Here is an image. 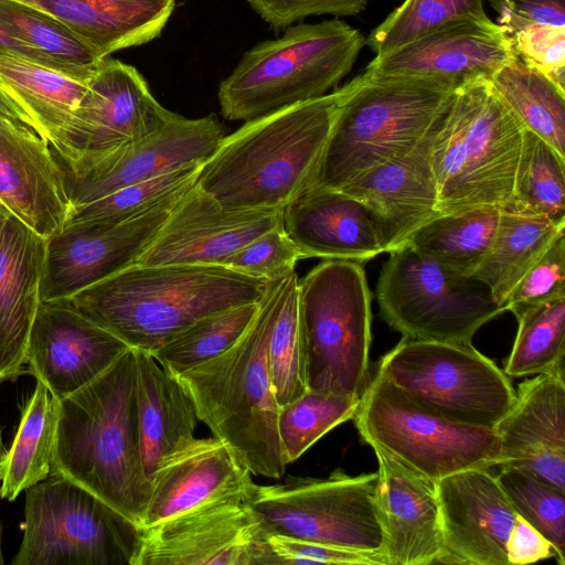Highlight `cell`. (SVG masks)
<instances>
[{"label": "cell", "mask_w": 565, "mask_h": 565, "mask_svg": "<svg viewBox=\"0 0 565 565\" xmlns=\"http://www.w3.org/2000/svg\"><path fill=\"white\" fill-rule=\"evenodd\" d=\"M51 475L78 483L142 526L150 480L141 457L135 349L57 402Z\"/></svg>", "instance_id": "6da1fadb"}, {"label": "cell", "mask_w": 565, "mask_h": 565, "mask_svg": "<svg viewBox=\"0 0 565 565\" xmlns=\"http://www.w3.org/2000/svg\"><path fill=\"white\" fill-rule=\"evenodd\" d=\"M348 83L246 121L202 163L195 185L222 206L282 210L315 186Z\"/></svg>", "instance_id": "7a4b0ae2"}, {"label": "cell", "mask_w": 565, "mask_h": 565, "mask_svg": "<svg viewBox=\"0 0 565 565\" xmlns=\"http://www.w3.org/2000/svg\"><path fill=\"white\" fill-rule=\"evenodd\" d=\"M270 282L221 265H131L60 300L129 348L152 353L206 316L258 302Z\"/></svg>", "instance_id": "3957f363"}, {"label": "cell", "mask_w": 565, "mask_h": 565, "mask_svg": "<svg viewBox=\"0 0 565 565\" xmlns=\"http://www.w3.org/2000/svg\"><path fill=\"white\" fill-rule=\"evenodd\" d=\"M271 285V282H270ZM270 285L245 333L227 350L177 376L199 420L225 443L252 475H285L278 413L267 363L274 316Z\"/></svg>", "instance_id": "277c9868"}, {"label": "cell", "mask_w": 565, "mask_h": 565, "mask_svg": "<svg viewBox=\"0 0 565 565\" xmlns=\"http://www.w3.org/2000/svg\"><path fill=\"white\" fill-rule=\"evenodd\" d=\"M456 90L427 77L366 72L354 77L334 118L315 186L340 190L411 152L437 127Z\"/></svg>", "instance_id": "5b68a950"}, {"label": "cell", "mask_w": 565, "mask_h": 565, "mask_svg": "<svg viewBox=\"0 0 565 565\" xmlns=\"http://www.w3.org/2000/svg\"><path fill=\"white\" fill-rule=\"evenodd\" d=\"M523 131L489 79L459 87L430 145L440 214L484 206L504 211L512 196Z\"/></svg>", "instance_id": "8992f818"}, {"label": "cell", "mask_w": 565, "mask_h": 565, "mask_svg": "<svg viewBox=\"0 0 565 565\" xmlns=\"http://www.w3.org/2000/svg\"><path fill=\"white\" fill-rule=\"evenodd\" d=\"M365 44L339 19L299 23L246 51L217 90L222 115L248 121L321 97L352 68Z\"/></svg>", "instance_id": "52a82bcc"}, {"label": "cell", "mask_w": 565, "mask_h": 565, "mask_svg": "<svg viewBox=\"0 0 565 565\" xmlns=\"http://www.w3.org/2000/svg\"><path fill=\"white\" fill-rule=\"evenodd\" d=\"M371 300L354 260L324 259L299 280L309 390L361 398L370 381Z\"/></svg>", "instance_id": "ba28073f"}, {"label": "cell", "mask_w": 565, "mask_h": 565, "mask_svg": "<svg viewBox=\"0 0 565 565\" xmlns=\"http://www.w3.org/2000/svg\"><path fill=\"white\" fill-rule=\"evenodd\" d=\"M365 444L436 482L468 469L500 466L494 429L449 420L425 407L376 371L353 416Z\"/></svg>", "instance_id": "9c48e42d"}, {"label": "cell", "mask_w": 565, "mask_h": 565, "mask_svg": "<svg viewBox=\"0 0 565 565\" xmlns=\"http://www.w3.org/2000/svg\"><path fill=\"white\" fill-rule=\"evenodd\" d=\"M140 527L78 483L56 475L25 490L13 565H134Z\"/></svg>", "instance_id": "30bf717a"}, {"label": "cell", "mask_w": 565, "mask_h": 565, "mask_svg": "<svg viewBox=\"0 0 565 565\" xmlns=\"http://www.w3.org/2000/svg\"><path fill=\"white\" fill-rule=\"evenodd\" d=\"M376 284L383 320L405 339L471 343L503 313L482 281L455 273L403 245L388 253Z\"/></svg>", "instance_id": "8fae6325"}, {"label": "cell", "mask_w": 565, "mask_h": 565, "mask_svg": "<svg viewBox=\"0 0 565 565\" xmlns=\"http://www.w3.org/2000/svg\"><path fill=\"white\" fill-rule=\"evenodd\" d=\"M377 372L455 423L494 429L515 399L509 376L471 343L403 338Z\"/></svg>", "instance_id": "7c38bea8"}, {"label": "cell", "mask_w": 565, "mask_h": 565, "mask_svg": "<svg viewBox=\"0 0 565 565\" xmlns=\"http://www.w3.org/2000/svg\"><path fill=\"white\" fill-rule=\"evenodd\" d=\"M376 480V472L351 477L341 470L326 479L292 477L276 484H255L248 502L266 533L384 557Z\"/></svg>", "instance_id": "4fadbf2b"}, {"label": "cell", "mask_w": 565, "mask_h": 565, "mask_svg": "<svg viewBox=\"0 0 565 565\" xmlns=\"http://www.w3.org/2000/svg\"><path fill=\"white\" fill-rule=\"evenodd\" d=\"M172 115L153 97L137 68L105 57L88 78L67 128L49 146L58 163L79 169L152 134Z\"/></svg>", "instance_id": "5bb4252c"}, {"label": "cell", "mask_w": 565, "mask_h": 565, "mask_svg": "<svg viewBox=\"0 0 565 565\" xmlns=\"http://www.w3.org/2000/svg\"><path fill=\"white\" fill-rule=\"evenodd\" d=\"M266 536L247 499L216 500L140 527L134 565H269Z\"/></svg>", "instance_id": "9a60e30c"}, {"label": "cell", "mask_w": 565, "mask_h": 565, "mask_svg": "<svg viewBox=\"0 0 565 565\" xmlns=\"http://www.w3.org/2000/svg\"><path fill=\"white\" fill-rule=\"evenodd\" d=\"M225 137L214 114L189 119L175 113L159 129L90 164L61 174L71 207L179 168L203 163ZM55 159V158H54Z\"/></svg>", "instance_id": "2e32d148"}, {"label": "cell", "mask_w": 565, "mask_h": 565, "mask_svg": "<svg viewBox=\"0 0 565 565\" xmlns=\"http://www.w3.org/2000/svg\"><path fill=\"white\" fill-rule=\"evenodd\" d=\"M179 198L119 224H65L45 242L40 301L68 298L134 265Z\"/></svg>", "instance_id": "e0dca14e"}, {"label": "cell", "mask_w": 565, "mask_h": 565, "mask_svg": "<svg viewBox=\"0 0 565 565\" xmlns=\"http://www.w3.org/2000/svg\"><path fill=\"white\" fill-rule=\"evenodd\" d=\"M282 210L222 206L195 184L172 206L134 265H223L244 245L281 223Z\"/></svg>", "instance_id": "ac0fdd59"}, {"label": "cell", "mask_w": 565, "mask_h": 565, "mask_svg": "<svg viewBox=\"0 0 565 565\" xmlns=\"http://www.w3.org/2000/svg\"><path fill=\"white\" fill-rule=\"evenodd\" d=\"M128 348L65 301H40L29 334L25 372L60 401L98 377Z\"/></svg>", "instance_id": "d6986e66"}, {"label": "cell", "mask_w": 565, "mask_h": 565, "mask_svg": "<svg viewBox=\"0 0 565 565\" xmlns=\"http://www.w3.org/2000/svg\"><path fill=\"white\" fill-rule=\"evenodd\" d=\"M516 56L510 36L492 20H466L443 25L383 55L365 72L374 76H417L456 89L489 79Z\"/></svg>", "instance_id": "ffe728a7"}, {"label": "cell", "mask_w": 565, "mask_h": 565, "mask_svg": "<svg viewBox=\"0 0 565 565\" xmlns=\"http://www.w3.org/2000/svg\"><path fill=\"white\" fill-rule=\"evenodd\" d=\"M444 550L437 563L509 565L516 512L489 469H468L435 482Z\"/></svg>", "instance_id": "44dd1931"}, {"label": "cell", "mask_w": 565, "mask_h": 565, "mask_svg": "<svg viewBox=\"0 0 565 565\" xmlns=\"http://www.w3.org/2000/svg\"><path fill=\"white\" fill-rule=\"evenodd\" d=\"M375 500L384 533L385 565L437 563L444 550L440 504L434 481L380 447Z\"/></svg>", "instance_id": "7402d4cb"}, {"label": "cell", "mask_w": 565, "mask_h": 565, "mask_svg": "<svg viewBox=\"0 0 565 565\" xmlns=\"http://www.w3.org/2000/svg\"><path fill=\"white\" fill-rule=\"evenodd\" d=\"M255 484L225 443L214 436L194 438L168 455L154 471L141 527L216 500L249 501Z\"/></svg>", "instance_id": "603a6c76"}, {"label": "cell", "mask_w": 565, "mask_h": 565, "mask_svg": "<svg viewBox=\"0 0 565 565\" xmlns=\"http://www.w3.org/2000/svg\"><path fill=\"white\" fill-rule=\"evenodd\" d=\"M494 431L502 465L523 467L565 493L564 372L537 374L521 383Z\"/></svg>", "instance_id": "cb8c5ba5"}, {"label": "cell", "mask_w": 565, "mask_h": 565, "mask_svg": "<svg viewBox=\"0 0 565 565\" xmlns=\"http://www.w3.org/2000/svg\"><path fill=\"white\" fill-rule=\"evenodd\" d=\"M434 130L407 154L340 189L369 209L384 253L403 246L418 227L440 214L430 160Z\"/></svg>", "instance_id": "d4e9b609"}, {"label": "cell", "mask_w": 565, "mask_h": 565, "mask_svg": "<svg viewBox=\"0 0 565 565\" xmlns=\"http://www.w3.org/2000/svg\"><path fill=\"white\" fill-rule=\"evenodd\" d=\"M0 203L44 238L62 231L71 211L49 142L1 120Z\"/></svg>", "instance_id": "484cf974"}, {"label": "cell", "mask_w": 565, "mask_h": 565, "mask_svg": "<svg viewBox=\"0 0 565 565\" xmlns=\"http://www.w3.org/2000/svg\"><path fill=\"white\" fill-rule=\"evenodd\" d=\"M45 242L0 203V381L20 374L25 363Z\"/></svg>", "instance_id": "4316f807"}, {"label": "cell", "mask_w": 565, "mask_h": 565, "mask_svg": "<svg viewBox=\"0 0 565 565\" xmlns=\"http://www.w3.org/2000/svg\"><path fill=\"white\" fill-rule=\"evenodd\" d=\"M281 224L305 258L362 264L384 253L369 209L343 190L309 189L282 209Z\"/></svg>", "instance_id": "83f0119b"}, {"label": "cell", "mask_w": 565, "mask_h": 565, "mask_svg": "<svg viewBox=\"0 0 565 565\" xmlns=\"http://www.w3.org/2000/svg\"><path fill=\"white\" fill-rule=\"evenodd\" d=\"M68 28L103 60L160 36L175 0H18Z\"/></svg>", "instance_id": "f1b7e54d"}, {"label": "cell", "mask_w": 565, "mask_h": 565, "mask_svg": "<svg viewBox=\"0 0 565 565\" xmlns=\"http://www.w3.org/2000/svg\"><path fill=\"white\" fill-rule=\"evenodd\" d=\"M135 351L141 457L151 480L168 455L195 438L199 418L179 379L166 371L151 353Z\"/></svg>", "instance_id": "f546056e"}, {"label": "cell", "mask_w": 565, "mask_h": 565, "mask_svg": "<svg viewBox=\"0 0 565 565\" xmlns=\"http://www.w3.org/2000/svg\"><path fill=\"white\" fill-rule=\"evenodd\" d=\"M0 85L31 116L50 146L58 141L87 89V81L2 51Z\"/></svg>", "instance_id": "4dcf8cb0"}, {"label": "cell", "mask_w": 565, "mask_h": 565, "mask_svg": "<svg viewBox=\"0 0 565 565\" xmlns=\"http://www.w3.org/2000/svg\"><path fill=\"white\" fill-rule=\"evenodd\" d=\"M562 233L564 228L545 218L501 211L491 245L471 277L504 307L514 286Z\"/></svg>", "instance_id": "1f68e13d"}, {"label": "cell", "mask_w": 565, "mask_h": 565, "mask_svg": "<svg viewBox=\"0 0 565 565\" xmlns=\"http://www.w3.org/2000/svg\"><path fill=\"white\" fill-rule=\"evenodd\" d=\"M57 399L47 387L36 386L25 403L19 428L1 465L0 497L9 501L52 472Z\"/></svg>", "instance_id": "d6a6232c"}, {"label": "cell", "mask_w": 565, "mask_h": 565, "mask_svg": "<svg viewBox=\"0 0 565 565\" xmlns=\"http://www.w3.org/2000/svg\"><path fill=\"white\" fill-rule=\"evenodd\" d=\"M501 210L475 207L439 214L404 243L419 255L463 276H471L494 237Z\"/></svg>", "instance_id": "836d02e7"}, {"label": "cell", "mask_w": 565, "mask_h": 565, "mask_svg": "<svg viewBox=\"0 0 565 565\" xmlns=\"http://www.w3.org/2000/svg\"><path fill=\"white\" fill-rule=\"evenodd\" d=\"M296 270L271 281L274 316L267 339V363L279 407L308 387V354L298 306Z\"/></svg>", "instance_id": "e575fe53"}, {"label": "cell", "mask_w": 565, "mask_h": 565, "mask_svg": "<svg viewBox=\"0 0 565 565\" xmlns=\"http://www.w3.org/2000/svg\"><path fill=\"white\" fill-rule=\"evenodd\" d=\"M490 83L524 128L565 157V92L518 55Z\"/></svg>", "instance_id": "d590c367"}, {"label": "cell", "mask_w": 565, "mask_h": 565, "mask_svg": "<svg viewBox=\"0 0 565 565\" xmlns=\"http://www.w3.org/2000/svg\"><path fill=\"white\" fill-rule=\"evenodd\" d=\"M565 157L524 128L510 213L542 217L565 228Z\"/></svg>", "instance_id": "8d00e7d4"}, {"label": "cell", "mask_w": 565, "mask_h": 565, "mask_svg": "<svg viewBox=\"0 0 565 565\" xmlns=\"http://www.w3.org/2000/svg\"><path fill=\"white\" fill-rule=\"evenodd\" d=\"M259 301L206 316L169 339L151 354L166 371L179 376L232 347L255 319Z\"/></svg>", "instance_id": "74e56055"}, {"label": "cell", "mask_w": 565, "mask_h": 565, "mask_svg": "<svg viewBox=\"0 0 565 565\" xmlns=\"http://www.w3.org/2000/svg\"><path fill=\"white\" fill-rule=\"evenodd\" d=\"M518 332L503 372L519 377L564 372L565 298L515 315Z\"/></svg>", "instance_id": "f35d334b"}, {"label": "cell", "mask_w": 565, "mask_h": 565, "mask_svg": "<svg viewBox=\"0 0 565 565\" xmlns=\"http://www.w3.org/2000/svg\"><path fill=\"white\" fill-rule=\"evenodd\" d=\"M498 11L503 0H488ZM489 20L483 0H404L365 40L375 56L423 36L443 25Z\"/></svg>", "instance_id": "ab89813d"}, {"label": "cell", "mask_w": 565, "mask_h": 565, "mask_svg": "<svg viewBox=\"0 0 565 565\" xmlns=\"http://www.w3.org/2000/svg\"><path fill=\"white\" fill-rule=\"evenodd\" d=\"M202 163H193L118 189L89 203L71 207L65 224H119L141 216L191 189ZM64 224V225H65Z\"/></svg>", "instance_id": "60d3db41"}, {"label": "cell", "mask_w": 565, "mask_h": 565, "mask_svg": "<svg viewBox=\"0 0 565 565\" xmlns=\"http://www.w3.org/2000/svg\"><path fill=\"white\" fill-rule=\"evenodd\" d=\"M0 20L75 78L88 81L102 61L68 28L34 7L18 0H0Z\"/></svg>", "instance_id": "b9f144b4"}, {"label": "cell", "mask_w": 565, "mask_h": 565, "mask_svg": "<svg viewBox=\"0 0 565 565\" xmlns=\"http://www.w3.org/2000/svg\"><path fill=\"white\" fill-rule=\"evenodd\" d=\"M360 399L308 390L279 407L278 435L285 462L296 461L322 436L353 418Z\"/></svg>", "instance_id": "7bdbcfd3"}, {"label": "cell", "mask_w": 565, "mask_h": 565, "mask_svg": "<svg viewBox=\"0 0 565 565\" xmlns=\"http://www.w3.org/2000/svg\"><path fill=\"white\" fill-rule=\"evenodd\" d=\"M495 478L516 514L552 544L556 561L565 565V493L519 466L502 465Z\"/></svg>", "instance_id": "ee69618b"}, {"label": "cell", "mask_w": 565, "mask_h": 565, "mask_svg": "<svg viewBox=\"0 0 565 565\" xmlns=\"http://www.w3.org/2000/svg\"><path fill=\"white\" fill-rule=\"evenodd\" d=\"M305 256L279 223L257 236L233 255L222 266L241 274L274 281L295 270Z\"/></svg>", "instance_id": "f6af8a7d"}, {"label": "cell", "mask_w": 565, "mask_h": 565, "mask_svg": "<svg viewBox=\"0 0 565 565\" xmlns=\"http://www.w3.org/2000/svg\"><path fill=\"white\" fill-rule=\"evenodd\" d=\"M565 298V234L558 235L504 301L514 316L526 308Z\"/></svg>", "instance_id": "bcb514c9"}, {"label": "cell", "mask_w": 565, "mask_h": 565, "mask_svg": "<svg viewBox=\"0 0 565 565\" xmlns=\"http://www.w3.org/2000/svg\"><path fill=\"white\" fill-rule=\"evenodd\" d=\"M509 36L518 57L565 92V26L530 23Z\"/></svg>", "instance_id": "7dc6e473"}, {"label": "cell", "mask_w": 565, "mask_h": 565, "mask_svg": "<svg viewBox=\"0 0 565 565\" xmlns=\"http://www.w3.org/2000/svg\"><path fill=\"white\" fill-rule=\"evenodd\" d=\"M269 565L287 564H358L385 565L375 553L358 552L278 533H267Z\"/></svg>", "instance_id": "c3c4849f"}, {"label": "cell", "mask_w": 565, "mask_h": 565, "mask_svg": "<svg viewBox=\"0 0 565 565\" xmlns=\"http://www.w3.org/2000/svg\"><path fill=\"white\" fill-rule=\"evenodd\" d=\"M250 8L275 30L286 29L310 17L330 14L354 15L369 0H246Z\"/></svg>", "instance_id": "681fc988"}, {"label": "cell", "mask_w": 565, "mask_h": 565, "mask_svg": "<svg viewBox=\"0 0 565 565\" xmlns=\"http://www.w3.org/2000/svg\"><path fill=\"white\" fill-rule=\"evenodd\" d=\"M530 23L565 26L564 0H505L499 25L508 35Z\"/></svg>", "instance_id": "f907efd6"}, {"label": "cell", "mask_w": 565, "mask_h": 565, "mask_svg": "<svg viewBox=\"0 0 565 565\" xmlns=\"http://www.w3.org/2000/svg\"><path fill=\"white\" fill-rule=\"evenodd\" d=\"M551 557L556 558L552 544L518 515L508 541L509 565L532 564Z\"/></svg>", "instance_id": "816d5d0a"}, {"label": "cell", "mask_w": 565, "mask_h": 565, "mask_svg": "<svg viewBox=\"0 0 565 565\" xmlns=\"http://www.w3.org/2000/svg\"><path fill=\"white\" fill-rule=\"evenodd\" d=\"M0 51L20 55L32 62L39 63L46 67L62 72L68 76H72L64 66L47 55L42 53L40 50L30 45L29 43L21 40L14 34L1 20H0ZM73 77V76H72Z\"/></svg>", "instance_id": "f5cc1de1"}, {"label": "cell", "mask_w": 565, "mask_h": 565, "mask_svg": "<svg viewBox=\"0 0 565 565\" xmlns=\"http://www.w3.org/2000/svg\"><path fill=\"white\" fill-rule=\"evenodd\" d=\"M0 120L25 135L43 138L38 125L34 122L31 116L7 94L1 85Z\"/></svg>", "instance_id": "db71d44e"}, {"label": "cell", "mask_w": 565, "mask_h": 565, "mask_svg": "<svg viewBox=\"0 0 565 565\" xmlns=\"http://www.w3.org/2000/svg\"><path fill=\"white\" fill-rule=\"evenodd\" d=\"M6 454V449L2 443V435H1V428H0V480H1V465L2 460ZM4 563L3 555H2V548H1V526H0V565Z\"/></svg>", "instance_id": "11a10c76"}]
</instances>
